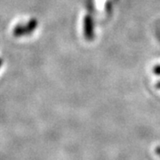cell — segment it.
Wrapping results in <instances>:
<instances>
[{
  "mask_svg": "<svg viewBox=\"0 0 160 160\" xmlns=\"http://www.w3.org/2000/svg\"><path fill=\"white\" fill-rule=\"evenodd\" d=\"M2 64H3V60L0 58V68H1V66H2Z\"/></svg>",
  "mask_w": 160,
  "mask_h": 160,
  "instance_id": "obj_3",
  "label": "cell"
},
{
  "mask_svg": "<svg viewBox=\"0 0 160 160\" xmlns=\"http://www.w3.org/2000/svg\"><path fill=\"white\" fill-rule=\"evenodd\" d=\"M155 151H156V154H158L160 157V146L157 147V148H156V149H155Z\"/></svg>",
  "mask_w": 160,
  "mask_h": 160,
  "instance_id": "obj_2",
  "label": "cell"
},
{
  "mask_svg": "<svg viewBox=\"0 0 160 160\" xmlns=\"http://www.w3.org/2000/svg\"><path fill=\"white\" fill-rule=\"evenodd\" d=\"M38 28V21L36 19H31L28 22L23 24H18L12 29V35L14 37H24L31 34Z\"/></svg>",
  "mask_w": 160,
  "mask_h": 160,
  "instance_id": "obj_1",
  "label": "cell"
}]
</instances>
